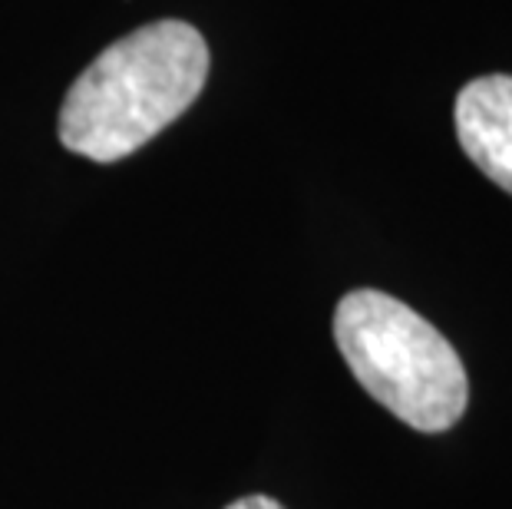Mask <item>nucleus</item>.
<instances>
[{
  "mask_svg": "<svg viewBox=\"0 0 512 509\" xmlns=\"http://www.w3.org/2000/svg\"><path fill=\"white\" fill-rule=\"evenodd\" d=\"M209 47L182 20H159L106 47L60 110V143L93 162L133 156L199 100Z\"/></svg>",
  "mask_w": 512,
  "mask_h": 509,
  "instance_id": "1",
  "label": "nucleus"
},
{
  "mask_svg": "<svg viewBox=\"0 0 512 509\" xmlns=\"http://www.w3.org/2000/svg\"><path fill=\"white\" fill-rule=\"evenodd\" d=\"M334 341L357 384L413 430H450L470 404L460 354L400 298L374 288L344 295L334 311Z\"/></svg>",
  "mask_w": 512,
  "mask_h": 509,
  "instance_id": "2",
  "label": "nucleus"
},
{
  "mask_svg": "<svg viewBox=\"0 0 512 509\" xmlns=\"http://www.w3.org/2000/svg\"><path fill=\"white\" fill-rule=\"evenodd\" d=\"M456 136L473 166L512 196V77L489 73L456 96Z\"/></svg>",
  "mask_w": 512,
  "mask_h": 509,
  "instance_id": "3",
  "label": "nucleus"
},
{
  "mask_svg": "<svg viewBox=\"0 0 512 509\" xmlns=\"http://www.w3.org/2000/svg\"><path fill=\"white\" fill-rule=\"evenodd\" d=\"M225 509H285V506H281L278 500H271V496H245V500H235Z\"/></svg>",
  "mask_w": 512,
  "mask_h": 509,
  "instance_id": "4",
  "label": "nucleus"
}]
</instances>
